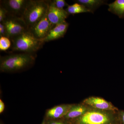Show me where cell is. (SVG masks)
I'll list each match as a JSON object with an SVG mask.
<instances>
[{
  "label": "cell",
  "instance_id": "6da1fadb",
  "mask_svg": "<svg viewBox=\"0 0 124 124\" xmlns=\"http://www.w3.org/2000/svg\"><path fill=\"white\" fill-rule=\"evenodd\" d=\"M36 57V53H26L1 56L0 71L13 73L26 70L34 65Z\"/></svg>",
  "mask_w": 124,
  "mask_h": 124
},
{
  "label": "cell",
  "instance_id": "7a4b0ae2",
  "mask_svg": "<svg viewBox=\"0 0 124 124\" xmlns=\"http://www.w3.org/2000/svg\"><path fill=\"white\" fill-rule=\"evenodd\" d=\"M10 40L13 50L26 53L35 54L45 43L44 41L36 38L29 29Z\"/></svg>",
  "mask_w": 124,
  "mask_h": 124
},
{
  "label": "cell",
  "instance_id": "3957f363",
  "mask_svg": "<svg viewBox=\"0 0 124 124\" xmlns=\"http://www.w3.org/2000/svg\"><path fill=\"white\" fill-rule=\"evenodd\" d=\"M50 0H32L23 18L30 29L42 19L48 12Z\"/></svg>",
  "mask_w": 124,
  "mask_h": 124
},
{
  "label": "cell",
  "instance_id": "277c9868",
  "mask_svg": "<svg viewBox=\"0 0 124 124\" xmlns=\"http://www.w3.org/2000/svg\"><path fill=\"white\" fill-rule=\"evenodd\" d=\"M2 22L5 26L7 37L10 39L29 29L22 17L8 14Z\"/></svg>",
  "mask_w": 124,
  "mask_h": 124
},
{
  "label": "cell",
  "instance_id": "5b68a950",
  "mask_svg": "<svg viewBox=\"0 0 124 124\" xmlns=\"http://www.w3.org/2000/svg\"><path fill=\"white\" fill-rule=\"evenodd\" d=\"M32 0H2L0 5L2 6L8 14L23 17L27 9Z\"/></svg>",
  "mask_w": 124,
  "mask_h": 124
},
{
  "label": "cell",
  "instance_id": "8992f818",
  "mask_svg": "<svg viewBox=\"0 0 124 124\" xmlns=\"http://www.w3.org/2000/svg\"><path fill=\"white\" fill-rule=\"evenodd\" d=\"M77 120L78 124H108L110 117L106 112L89 111L78 117Z\"/></svg>",
  "mask_w": 124,
  "mask_h": 124
},
{
  "label": "cell",
  "instance_id": "52a82bcc",
  "mask_svg": "<svg viewBox=\"0 0 124 124\" xmlns=\"http://www.w3.org/2000/svg\"><path fill=\"white\" fill-rule=\"evenodd\" d=\"M55 26L49 20L46 14L39 22L29 30L36 38L44 40Z\"/></svg>",
  "mask_w": 124,
  "mask_h": 124
},
{
  "label": "cell",
  "instance_id": "ba28073f",
  "mask_svg": "<svg viewBox=\"0 0 124 124\" xmlns=\"http://www.w3.org/2000/svg\"><path fill=\"white\" fill-rule=\"evenodd\" d=\"M69 15L65 10L59 9L54 6L52 0H50L47 15L49 20L55 25L66 21Z\"/></svg>",
  "mask_w": 124,
  "mask_h": 124
},
{
  "label": "cell",
  "instance_id": "9c48e42d",
  "mask_svg": "<svg viewBox=\"0 0 124 124\" xmlns=\"http://www.w3.org/2000/svg\"><path fill=\"white\" fill-rule=\"evenodd\" d=\"M73 104H63L54 107L46 110L45 119H58L66 115Z\"/></svg>",
  "mask_w": 124,
  "mask_h": 124
},
{
  "label": "cell",
  "instance_id": "30bf717a",
  "mask_svg": "<svg viewBox=\"0 0 124 124\" xmlns=\"http://www.w3.org/2000/svg\"><path fill=\"white\" fill-rule=\"evenodd\" d=\"M85 103L95 108L103 110L117 111L118 108L102 98L97 97H90L84 101Z\"/></svg>",
  "mask_w": 124,
  "mask_h": 124
},
{
  "label": "cell",
  "instance_id": "8fae6325",
  "mask_svg": "<svg viewBox=\"0 0 124 124\" xmlns=\"http://www.w3.org/2000/svg\"><path fill=\"white\" fill-rule=\"evenodd\" d=\"M69 24L66 21L56 24L44 40L45 42L58 39L64 36L69 27Z\"/></svg>",
  "mask_w": 124,
  "mask_h": 124
},
{
  "label": "cell",
  "instance_id": "7c38bea8",
  "mask_svg": "<svg viewBox=\"0 0 124 124\" xmlns=\"http://www.w3.org/2000/svg\"><path fill=\"white\" fill-rule=\"evenodd\" d=\"M75 1L84 5L93 14L100 6L108 5V1L104 0H77Z\"/></svg>",
  "mask_w": 124,
  "mask_h": 124
},
{
  "label": "cell",
  "instance_id": "4fadbf2b",
  "mask_svg": "<svg viewBox=\"0 0 124 124\" xmlns=\"http://www.w3.org/2000/svg\"><path fill=\"white\" fill-rule=\"evenodd\" d=\"M87 111V108L84 105L73 104L66 115L64 117L67 119H76L83 115Z\"/></svg>",
  "mask_w": 124,
  "mask_h": 124
},
{
  "label": "cell",
  "instance_id": "5bb4252c",
  "mask_svg": "<svg viewBox=\"0 0 124 124\" xmlns=\"http://www.w3.org/2000/svg\"><path fill=\"white\" fill-rule=\"evenodd\" d=\"M108 5V11L120 18H124V0H116Z\"/></svg>",
  "mask_w": 124,
  "mask_h": 124
},
{
  "label": "cell",
  "instance_id": "9a60e30c",
  "mask_svg": "<svg viewBox=\"0 0 124 124\" xmlns=\"http://www.w3.org/2000/svg\"><path fill=\"white\" fill-rule=\"evenodd\" d=\"M65 10L69 15H74L82 13H91L90 10L86 7L77 2H75L72 5H69Z\"/></svg>",
  "mask_w": 124,
  "mask_h": 124
},
{
  "label": "cell",
  "instance_id": "2e32d148",
  "mask_svg": "<svg viewBox=\"0 0 124 124\" xmlns=\"http://www.w3.org/2000/svg\"><path fill=\"white\" fill-rule=\"evenodd\" d=\"M9 38L5 37H0V50L6 51L11 46V40Z\"/></svg>",
  "mask_w": 124,
  "mask_h": 124
},
{
  "label": "cell",
  "instance_id": "e0dca14e",
  "mask_svg": "<svg viewBox=\"0 0 124 124\" xmlns=\"http://www.w3.org/2000/svg\"><path fill=\"white\" fill-rule=\"evenodd\" d=\"M52 1L54 6L59 9H64V7H68L69 5L64 0H53Z\"/></svg>",
  "mask_w": 124,
  "mask_h": 124
},
{
  "label": "cell",
  "instance_id": "ac0fdd59",
  "mask_svg": "<svg viewBox=\"0 0 124 124\" xmlns=\"http://www.w3.org/2000/svg\"><path fill=\"white\" fill-rule=\"evenodd\" d=\"M8 12L2 6L0 5V23L2 22L7 17Z\"/></svg>",
  "mask_w": 124,
  "mask_h": 124
},
{
  "label": "cell",
  "instance_id": "d6986e66",
  "mask_svg": "<svg viewBox=\"0 0 124 124\" xmlns=\"http://www.w3.org/2000/svg\"><path fill=\"white\" fill-rule=\"evenodd\" d=\"M7 37V32L5 26L1 22L0 23V37Z\"/></svg>",
  "mask_w": 124,
  "mask_h": 124
},
{
  "label": "cell",
  "instance_id": "ffe728a7",
  "mask_svg": "<svg viewBox=\"0 0 124 124\" xmlns=\"http://www.w3.org/2000/svg\"><path fill=\"white\" fill-rule=\"evenodd\" d=\"M46 124H66L64 122L58 119L46 120L45 119Z\"/></svg>",
  "mask_w": 124,
  "mask_h": 124
},
{
  "label": "cell",
  "instance_id": "44dd1931",
  "mask_svg": "<svg viewBox=\"0 0 124 124\" xmlns=\"http://www.w3.org/2000/svg\"><path fill=\"white\" fill-rule=\"evenodd\" d=\"M5 105L4 103L1 99H0V113L1 114L5 110Z\"/></svg>",
  "mask_w": 124,
  "mask_h": 124
},
{
  "label": "cell",
  "instance_id": "7402d4cb",
  "mask_svg": "<svg viewBox=\"0 0 124 124\" xmlns=\"http://www.w3.org/2000/svg\"><path fill=\"white\" fill-rule=\"evenodd\" d=\"M120 117L122 124H124V111H121L120 112Z\"/></svg>",
  "mask_w": 124,
  "mask_h": 124
},
{
  "label": "cell",
  "instance_id": "603a6c76",
  "mask_svg": "<svg viewBox=\"0 0 124 124\" xmlns=\"http://www.w3.org/2000/svg\"><path fill=\"white\" fill-rule=\"evenodd\" d=\"M46 124V121L45 119H44V120H43V121H42V124Z\"/></svg>",
  "mask_w": 124,
  "mask_h": 124
}]
</instances>
